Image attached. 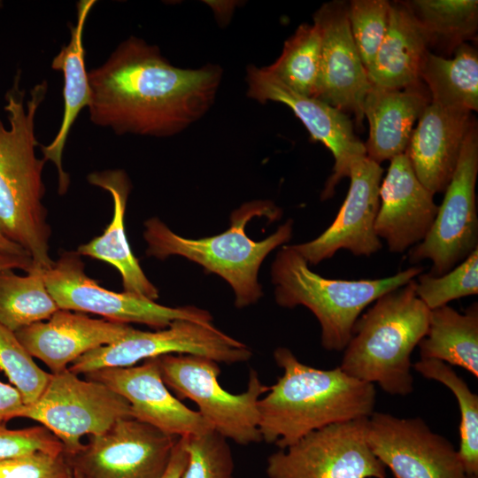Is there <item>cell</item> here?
Wrapping results in <instances>:
<instances>
[{
  "label": "cell",
  "instance_id": "cell-8",
  "mask_svg": "<svg viewBox=\"0 0 478 478\" xmlns=\"http://www.w3.org/2000/svg\"><path fill=\"white\" fill-rule=\"evenodd\" d=\"M129 417L131 407L122 396L101 382L81 380L68 368L50 373L40 397L25 405L19 414L49 429L62 443L66 454L82 447L83 436L100 435Z\"/></svg>",
  "mask_w": 478,
  "mask_h": 478
},
{
  "label": "cell",
  "instance_id": "cell-32",
  "mask_svg": "<svg viewBox=\"0 0 478 478\" xmlns=\"http://www.w3.org/2000/svg\"><path fill=\"white\" fill-rule=\"evenodd\" d=\"M417 297L429 309L478 294V248L448 273L433 276L421 273L415 278Z\"/></svg>",
  "mask_w": 478,
  "mask_h": 478
},
{
  "label": "cell",
  "instance_id": "cell-35",
  "mask_svg": "<svg viewBox=\"0 0 478 478\" xmlns=\"http://www.w3.org/2000/svg\"><path fill=\"white\" fill-rule=\"evenodd\" d=\"M181 437L188 453L181 478H233L234 459L224 436L211 430Z\"/></svg>",
  "mask_w": 478,
  "mask_h": 478
},
{
  "label": "cell",
  "instance_id": "cell-5",
  "mask_svg": "<svg viewBox=\"0 0 478 478\" xmlns=\"http://www.w3.org/2000/svg\"><path fill=\"white\" fill-rule=\"evenodd\" d=\"M429 313L416 295L415 279L385 293L355 322L339 367L390 395H409L411 355L427 333Z\"/></svg>",
  "mask_w": 478,
  "mask_h": 478
},
{
  "label": "cell",
  "instance_id": "cell-39",
  "mask_svg": "<svg viewBox=\"0 0 478 478\" xmlns=\"http://www.w3.org/2000/svg\"><path fill=\"white\" fill-rule=\"evenodd\" d=\"M188 463V453L184 447L182 437H179L169 464L161 478H181Z\"/></svg>",
  "mask_w": 478,
  "mask_h": 478
},
{
  "label": "cell",
  "instance_id": "cell-38",
  "mask_svg": "<svg viewBox=\"0 0 478 478\" xmlns=\"http://www.w3.org/2000/svg\"><path fill=\"white\" fill-rule=\"evenodd\" d=\"M25 405L22 395L11 383H4L0 380V426L15 418Z\"/></svg>",
  "mask_w": 478,
  "mask_h": 478
},
{
  "label": "cell",
  "instance_id": "cell-33",
  "mask_svg": "<svg viewBox=\"0 0 478 478\" xmlns=\"http://www.w3.org/2000/svg\"><path fill=\"white\" fill-rule=\"evenodd\" d=\"M0 370L22 395L25 405L35 402L45 389L50 373L35 363L12 331L0 322Z\"/></svg>",
  "mask_w": 478,
  "mask_h": 478
},
{
  "label": "cell",
  "instance_id": "cell-37",
  "mask_svg": "<svg viewBox=\"0 0 478 478\" xmlns=\"http://www.w3.org/2000/svg\"><path fill=\"white\" fill-rule=\"evenodd\" d=\"M35 451L61 453L64 446L42 425L19 429L0 426V460Z\"/></svg>",
  "mask_w": 478,
  "mask_h": 478
},
{
  "label": "cell",
  "instance_id": "cell-7",
  "mask_svg": "<svg viewBox=\"0 0 478 478\" xmlns=\"http://www.w3.org/2000/svg\"><path fill=\"white\" fill-rule=\"evenodd\" d=\"M166 385L178 399H189L212 429L240 445L262 441L258 400L269 390L251 369L245 391L231 394L219 382L220 369L213 359L191 354L157 357Z\"/></svg>",
  "mask_w": 478,
  "mask_h": 478
},
{
  "label": "cell",
  "instance_id": "cell-10",
  "mask_svg": "<svg viewBox=\"0 0 478 478\" xmlns=\"http://www.w3.org/2000/svg\"><path fill=\"white\" fill-rule=\"evenodd\" d=\"M174 353L202 356L228 365L246 362L252 357L246 344L212 324L176 320L156 331L132 327L122 338L87 352L68 369L85 374L103 368L131 366L142 360Z\"/></svg>",
  "mask_w": 478,
  "mask_h": 478
},
{
  "label": "cell",
  "instance_id": "cell-11",
  "mask_svg": "<svg viewBox=\"0 0 478 478\" xmlns=\"http://www.w3.org/2000/svg\"><path fill=\"white\" fill-rule=\"evenodd\" d=\"M477 173L478 132L474 120L432 227L427 236L410 250V263L428 259L432 263L428 274L439 276L451 271L478 248Z\"/></svg>",
  "mask_w": 478,
  "mask_h": 478
},
{
  "label": "cell",
  "instance_id": "cell-29",
  "mask_svg": "<svg viewBox=\"0 0 478 478\" xmlns=\"http://www.w3.org/2000/svg\"><path fill=\"white\" fill-rule=\"evenodd\" d=\"M320 56V30L315 23H305L284 42L280 57L265 68L295 92L315 97Z\"/></svg>",
  "mask_w": 478,
  "mask_h": 478
},
{
  "label": "cell",
  "instance_id": "cell-3",
  "mask_svg": "<svg viewBox=\"0 0 478 478\" xmlns=\"http://www.w3.org/2000/svg\"><path fill=\"white\" fill-rule=\"evenodd\" d=\"M47 90L48 83L42 81L25 101L26 91L20 89L18 71L4 96L8 129L0 119V232L22 247L34 265L42 269L50 268L54 260L50 256L51 228L42 204L46 161L35 155L39 143L35 120Z\"/></svg>",
  "mask_w": 478,
  "mask_h": 478
},
{
  "label": "cell",
  "instance_id": "cell-9",
  "mask_svg": "<svg viewBox=\"0 0 478 478\" xmlns=\"http://www.w3.org/2000/svg\"><path fill=\"white\" fill-rule=\"evenodd\" d=\"M81 257L77 251H65L43 270L47 289L59 309L90 312L107 320L140 323L156 329L165 328L176 320L212 324L211 313L197 306L169 307L125 291L106 289L86 274Z\"/></svg>",
  "mask_w": 478,
  "mask_h": 478
},
{
  "label": "cell",
  "instance_id": "cell-34",
  "mask_svg": "<svg viewBox=\"0 0 478 478\" xmlns=\"http://www.w3.org/2000/svg\"><path fill=\"white\" fill-rule=\"evenodd\" d=\"M389 8L386 0H352L348 4L351 36L366 70L374 62L386 34Z\"/></svg>",
  "mask_w": 478,
  "mask_h": 478
},
{
  "label": "cell",
  "instance_id": "cell-25",
  "mask_svg": "<svg viewBox=\"0 0 478 478\" xmlns=\"http://www.w3.org/2000/svg\"><path fill=\"white\" fill-rule=\"evenodd\" d=\"M94 0H82L77 4V19L71 24V38L66 45L54 57L51 67L61 71L64 76V113L61 126L52 140L41 146L43 159L55 164L58 174V193L64 195L69 187L70 178L63 169L62 155L70 129L80 112L90 102V87L85 66L83 31L88 15L95 4Z\"/></svg>",
  "mask_w": 478,
  "mask_h": 478
},
{
  "label": "cell",
  "instance_id": "cell-31",
  "mask_svg": "<svg viewBox=\"0 0 478 478\" xmlns=\"http://www.w3.org/2000/svg\"><path fill=\"white\" fill-rule=\"evenodd\" d=\"M405 4L428 33L430 42L441 40L458 47L476 34V0H414Z\"/></svg>",
  "mask_w": 478,
  "mask_h": 478
},
{
  "label": "cell",
  "instance_id": "cell-28",
  "mask_svg": "<svg viewBox=\"0 0 478 478\" xmlns=\"http://www.w3.org/2000/svg\"><path fill=\"white\" fill-rule=\"evenodd\" d=\"M35 265L25 275L0 271V322L13 332L48 320L59 308Z\"/></svg>",
  "mask_w": 478,
  "mask_h": 478
},
{
  "label": "cell",
  "instance_id": "cell-20",
  "mask_svg": "<svg viewBox=\"0 0 478 478\" xmlns=\"http://www.w3.org/2000/svg\"><path fill=\"white\" fill-rule=\"evenodd\" d=\"M131 328L129 324L58 309L48 320L22 328L15 334L31 357L56 374L67 369L87 352L117 342Z\"/></svg>",
  "mask_w": 478,
  "mask_h": 478
},
{
  "label": "cell",
  "instance_id": "cell-6",
  "mask_svg": "<svg viewBox=\"0 0 478 478\" xmlns=\"http://www.w3.org/2000/svg\"><path fill=\"white\" fill-rule=\"evenodd\" d=\"M421 273L418 266L380 279H328L312 272L291 245L281 247L271 266L275 302L285 308L309 309L320 325L322 347L336 351L344 350L355 322L370 304Z\"/></svg>",
  "mask_w": 478,
  "mask_h": 478
},
{
  "label": "cell",
  "instance_id": "cell-18",
  "mask_svg": "<svg viewBox=\"0 0 478 478\" xmlns=\"http://www.w3.org/2000/svg\"><path fill=\"white\" fill-rule=\"evenodd\" d=\"M84 375L122 396L130 405L133 418L167 435L181 437L213 430L197 411L188 408L169 391L157 358L138 366L103 368Z\"/></svg>",
  "mask_w": 478,
  "mask_h": 478
},
{
  "label": "cell",
  "instance_id": "cell-15",
  "mask_svg": "<svg viewBox=\"0 0 478 478\" xmlns=\"http://www.w3.org/2000/svg\"><path fill=\"white\" fill-rule=\"evenodd\" d=\"M247 96L259 103L274 101L288 105L303 122L312 138L332 153L335 164L321 192V199L335 194L339 181L349 176L352 162L366 156L365 143L354 133L351 120L343 112L316 97L300 95L284 85L265 67L246 68Z\"/></svg>",
  "mask_w": 478,
  "mask_h": 478
},
{
  "label": "cell",
  "instance_id": "cell-41",
  "mask_svg": "<svg viewBox=\"0 0 478 478\" xmlns=\"http://www.w3.org/2000/svg\"><path fill=\"white\" fill-rule=\"evenodd\" d=\"M0 252L13 255H29L22 247L6 238L1 232Z\"/></svg>",
  "mask_w": 478,
  "mask_h": 478
},
{
  "label": "cell",
  "instance_id": "cell-23",
  "mask_svg": "<svg viewBox=\"0 0 478 478\" xmlns=\"http://www.w3.org/2000/svg\"><path fill=\"white\" fill-rule=\"evenodd\" d=\"M429 103V93L420 82L397 89L372 86L363 104L369 124L366 157L381 164L405 153L413 124Z\"/></svg>",
  "mask_w": 478,
  "mask_h": 478
},
{
  "label": "cell",
  "instance_id": "cell-36",
  "mask_svg": "<svg viewBox=\"0 0 478 478\" xmlns=\"http://www.w3.org/2000/svg\"><path fill=\"white\" fill-rule=\"evenodd\" d=\"M0 478H72L65 452L35 451L0 460Z\"/></svg>",
  "mask_w": 478,
  "mask_h": 478
},
{
  "label": "cell",
  "instance_id": "cell-1",
  "mask_svg": "<svg viewBox=\"0 0 478 478\" xmlns=\"http://www.w3.org/2000/svg\"><path fill=\"white\" fill-rule=\"evenodd\" d=\"M90 120L117 135H174L212 105L222 69L212 64L180 68L156 45L130 36L88 73Z\"/></svg>",
  "mask_w": 478,
  "mask_h": 478
},
{
  "label": "cell",
  "instance_id": "cell-2",
  "mask_svg": "<svg viewBox=\"0 0 478 478\" xmlns=\"http://www.w3.org/2000/svg\"><path fill=\"white\" fill-rule=\"evenodd\" d=\"M283 370L258 400L262 440L280 450L331 424L369 418L374 412L373 383L345 374L339 366L324 370L300 362L286 347L274 352Z\"/></svg>",
  "mask_w": 478,
  "mask_h": 478
},
{
  "label": "cell",
  "instance_id": "cell-12",
  "mask_svg": "<svg viewBox=\"0 0 478 478\" xmlns=\"http://www.w3.org/2000/svg\"><path fill=\"white\" fill-rule=\"evenodd\" d=\"M368 418L312 431L267 459L268 478H386L366 442Z\"/></svg>",
  "mask_w": 478,
  "mask_h": 478
},
{
  "label": "cell",
  "instance_id": "cell-30",
  "mask_svg": "<svg viewBox=\"0 0 478 478\" xmlns=\"http://www.w3.org/2000/svg\"><path fill=\"white\" fill-rule=\"evenodd\" d=\"M415 371L427 379L444 384L455 395L460 412L459 450L466 478L478 476V396L471 391L451 366L432 358H420Z\"/></svg>",
  "mask_w": 478,
  "mask_h": 478
},
{
  "label": "cell",
  "instance_id": "cell-13",
  "mask_svg": "<svg viewBox=\"0 0 478 478\" xmlns=\"http://www.w3.org/2000/svg\"><path fill=\"white\" fill-rule=\"evenodd\" d=\"M178 438L129 417L65 454L72 478H161Z\"/></svg>",
  "mask_w": 478,
  "mask_h": 478
},
{
  "label": "cell",
  "instance_id": "cell-22",
  "mask_svg": "<svg viewBox=\"0 0 478 478\" xmlns=\"http://www.w3.org/2000/svg\"><path fill=\"white\" fill-rule=\"evenodd\" d=\"M88 181L110 193L113 214L104 233L80 245L76 251L114 266L121 275L125 292L155 301L158 289L145 275L127 239L125 212L131 189L127 175L120 169L95 172L88 175Z\"/></svg>",
  "mask_w": 478,
  "mask_h": 478
},
{
  "label": "cell",
  "instance_id": "cell-17",
  "mask_svg": "<svg viewBox=\"0 0 478 478\" xmlns=\"http://www.w3.org/2000/svg\"><path fill=\"white\" fill-rule=\"evenodd\" d=\"M348 4L327 3L315 12L321 34L320 69L316 98L355 116L362 126L365 97L372 85L351 36Z\"/></svg>",
  "mask_w": 478,
  "mask_h": 478
},
{
  "label": "cell",
  "instance_id": "cell-21",
  "mask_svg": "<svg viewBox=\"0 0 478 478\" xmlns=\"http://www.w3.org/2000/svg\"><path fill=\"white\" fill-rule=\"evenodd\" d=\"M474 120L470 111L430 101L412 129L405 152L419 181L434 195L448 186Z\"/></svg>",
  "mask_w": 478,
  "mask_h": 478
},
{
  "label": "cell",
  "instance_id": "cell-14",
  "mask_svg": "<svg viewBox=\"0 0 478 478\" xmlns=\"http://www.w3.org/2000/svg\"><path fill=\"white\" fill-rule=\"evenodd\" d=\"M366 442L395 478H466L458 451L420 417L374 412L366 422Z\"/></svg>",
  "mask_w": 478,
  "mask_h": 478
},
{
  "label": "cell",
  "instance_id": "cell-4",
  "mask_svg": "<svg viewBox=\"0 0 478 478\" xmlns=\"http://www.w3.org/2000/svg\"><path fill=\"white\" fill-rule=\"evenodd\" d=\"M281 215V210L270 201L244 203L232 212L230 226L226 231L199 239L182 237L153 217L144 223L146 254L160 260L177 255L200 265L206 273L227 281L234 290L235 306L243 308L262 297L258 281L260 266L272 251L291 239L293 221L286 220L274 233L258 242L246 235L245 227L255 217L274 221Z\"/></svg>",
  "mask_w": 478,
  "mask_h": 478
},
{
  "label": "cell",
  "instance_id": "cell-40",
  "mask_svg": "<svg viewBox=\"0 0 478 478\" xmlns=\"http://www.w3.org/2000/svg\"><path fill=\"white\" fill-rule=\"evenodd\" d=\"M34 266L29 255H13L0 252V271L19 269L28 272Z\"/></svg>",
  "mask_w": 478,
  "mask_h": 478
},
{
  "label": "cell",
  "instance_id": "cell-24",
  "mask_svg": "<svg viewBox=\"0 0 478 478\" xmlns=\"http://www.w3.org/2000/svg\"><path fill=\"white\" fill-rule=\"evenodd\" d=\"M430 38L405 3H390L388 27L372 65V86L404 89L420 82V69Z\"/></svg>",
  "mask_w": 478,
  "mask_h": 478
},
{
  "label": "cell",
  "instance_id": "cell-19",
  "mask_svg": "<svg viewBox=\"0 0 478 478\" xmlns=\"http://www.w3.org/2000/svg\"><path fill=\"white\" fill-rule=\"evenodd\" d=\"M379 197L374 231L390 252L403 253L427 236L438 205L415 175L405 152L390 159Z\"/></svg>",
  "mask_w": 478,
  "mask_h": 478
},
{
  "label": "cell",
  "instance_id": "cell-27",
  "mask_svg": "<svg viewBox=\"0 0 478 478\" xmlns=\"http://www.w3.org/2000/svg\"><path fill=\"white\" fill-rule=\"evenodd\" d=\"M430 101L467 111L478 109V54L466 43L459 45L453 58L428 52L420 69Z\"/></svg>",
  "mask_w": 478,
  "mask_h": 478
},
{
  "label": "cell",
  "instance_id": "cell-26",
  "mask_svg": "<svg viewBox=\"0 0 478 478\" xmlns=\"http://www.w3.org/2000/svg\"><path fill=\"white\" fill-rule=\"evenodd\" d=\"M420 358L459 366L478 377V304L463 313L446 305L430 310L426 335L419 344Z\"/></svg>",
  "mask_w": 478,
  "mask_h": 478
},
{
  "label": "cell",
  "instance_id": "cell-16",
  "mask_svg": "<svg viewBox=\"0 0 478 478\" xmlns=\"http://www.w3.org/2000/svg\"><path fill=\"white\" fill-rule=\"evenodd\" d=\"M383 169L366 156L350 167L351 184L346 197L331 225L315 239L291 247L310 265L332 258L339 250L369 257L382 248L374 231L380 207L379 190Z\"/></svg>",
  "mask_w": 478,
  "mask_h": 478
}]
</instances>
